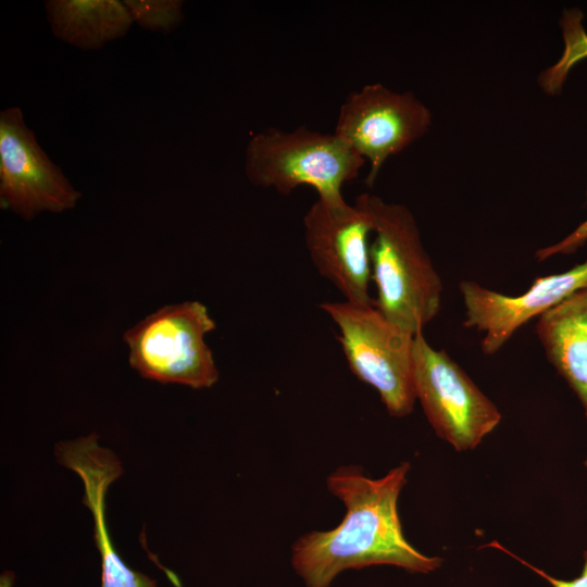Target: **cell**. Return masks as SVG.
<instances>
[{
    "label": "cell",
    "mask_w": 587,
    "mask_h": 587,
    "mask_svg": "<svg viewBox=\"0 0 587 587\" xmlns=\"http://www.w3.org/2000/svg\"><path fill=\"white\" fill-rule=\"evenodd\" d=\"M14 573L4 572L0 576V587H13L14 584Z\"/></svg>",
    "instance_id": "cell-18"
},
{
    "label": "cell",
    "mask_w": 587,
    "mask_h": 587,
    "mask_svg": "<svg viewBox=\"0 0 587 587\" xmlns=\"http://www.w3.org/2000/svg\"><path fill=\"white\" fill-rule=\"evenodd\" d=\"M583 13L572 9L565 11L561 21L564 53L559 63L542 75V87L551 95L559 93L570 68L578 61L587 58V34L583 27Z\"/></svg>",
    "instance_id": "cell-14"
},
{
    "label": "cell",
    "mask_w": 587,
    "mask_h": 587,
    "mask_svg": "<svg viewBox=\"0 0 587 587\" xmlns=\"http://www.w3.org/2000/svg\"><path fill=\"white\" fill-rule=\"evenodd\" d=\"M487 547H492V548L501 550L502 552H505L507 554H509L510 557L515 559L517 562H520L521 564H523L524 566L528 567L529 570L535 572L537 575L542 577L552 587H587V550L584 552V565H583V570H582L580 575L577 576L574 579L566 580V579L555 578V577L549 575L545 571H542V570L536 567L535 565L526 562L525 560L519 558L517 555H515L514 553L509 551L507 548H504L503 546H501L497 541H492V542L488 544Z\"/></svg>",
    "instance_id": "cell-17"
},
{
    "label": "cell",
    "mask_w": 587,
    "mask_h": 587,
    "mask_svg": "<svg viewBox=\"0 0 587 587\" xmlns=\"http://www.w3.org/2000/svg\"><path fill=\"white\" fill-rule=\"evenodd\" d=\"M410 467L409 462H401L378 478L355 464L329 473L326 488L346 512L336 527L310 530L292 544L291 567L305 587H330L341 572L373 565L420 574L441 566V558L422 553L402 532L398 499Z\"/></svg>",
    "instance_id": "cell-1"
},
{
    "label": "cell",
    "mask_w": 587,
    "mask_h": 587,
    "mask_svg": "<svg viewBox=\"0 0 587 587\" xmlns=\"http://www.w3.org/2000/svg\"><path fill=\"white\" fill-rule=\"evenodd\" d=\"M365 160L335 133L311 130L304 125L294 130L267 128L247 143L245 173L250 183L289 195L299 186H310L317 199L344 201L342 186L357 178Z\"/></svg>",
    "instance_id": "cell-3"
},
{
    "label": "cell",
    "mask_w": 587,
    "mask_h": 587,
    "mask_svg": "<svg viewBox=\"0 0 587 587\" xmlns=\"http://www.w3.org/2000/svg\"><path fill=\"white\" fill-rule=\"evenodd\" d=\"M366 196L374 220L370 264L375 307L388 321L416 335L440 310L442 280L409 208Z\"/></svg>",
    "instance_id": "cell-2"
},
{
    "label": "cell",
    "mask_w": 587,
    "mask_h": 587,
    "mask_svg": "<svg viewBox=\"0 0 587 587\" xmlns=\"http://www.w3.org/2000/svg\"><path fill=\"white\" fill-rule=\"evenodd\" d=\"M586 286L587 261L563 273L537 277L530 288L519 296H507L476 282L462 280L459 289L465 313L463 325L483 333L482 350L491 355L526 322Z\"/></svg>",
    "instance_id": "cell-10"
},
{
    "label": "cell",
    "mask_w": 587,
    "mask_h": 587,
    "mask_svg": "<svg viewBox=\"0 0 587 587\" xmlns=\"http://www.w3.org/2000/svg\"><path fill=\"white\" fill-rule=\"evenodd\" d=\"M584 464H585V466L587 467V457H586V460H585V463H584Z\"/></svg>",
    "instance_id": "cell-19"
},
{
    "label": "cell",
    "mask_w": 587,
    "mask_h": 587,
    "mask_svg": "<svg viewBox=\"0 0 587 587\" xmlns=\"http://www.w3.org/2000/svg\"><path fill=\"white\" fill-rule=\"evenodd\" d=\"M82 193L41 149L20 108L0 112V200L25 221L73 209Z\"/></svg>",
    "instance_id": "cell-9"
},
{
    "label": "cell",
    "mask_w": 587,
    "mask_h": 587,
    "mask_svg": "<svg viewBox=\"0 0 587 587\" xmlns=\"http://www.w3.org/2000/svg\"><path fill=\"white\" fill-rule=\"evenodd\" d=\"M413 383L427 421L457 451L476 448L500 423L501 413L445 350L423 332L414 336Z\"/></svg>",
    "instance_id": "cell-6"
},
{
    "label": "cell",
    "mask_w": 587,
    "mask_h": 587,
    "mask_svg": "<svg viewBox=\"0 0 587 587\" xmlns=\"http://www.w3.org/2000/svg\"><path fill=\"white\" fill-rule=\"evenodd\" d=\"M215 327L199 301L164 305L124 333L129 364L150 380L210 388L220 374L205 336Z\"/></svg>",
    "instance_id": "cell-5"
},
{
    "label": "cell",
    "mask_w": 587,
    "mask_h": 587,
    "mask_svg": "<svg viewBox=\"0 0 587 587\" xmlns=\"http://www.w3.org/2000/svg\"><path fill=\"white\" fill-rule=\"evenodd\" d=\"M45 7L53 35L83 50L101 49L126 35L134 23L118 0H49Z\"/></svg>",
    "instance_id": "cell-13"
},
{
    "label": "cell",
    "mask_w": 587,
    "mask_h": 587,
    "mask_svg": "<svg viewBox=\"0 0 587 587\" xmlns=\"http://www.w3.org/2000/svg\"><path fill=\"white\" fill-rule=\"evenodd\" d=\"M304 241L310 260L321 276L329 280L345 300L375 304L369 294L371 283L370 235L373 214L366 193L354 204L346 200L317 199L303 217Z\"/></svg>",
    "instance_id": "cell-8"
},
{
    "label": "cell",
    "mask_w": 587,
    "mask_h": 587,
    "mask_svg": "<svg viewBox=\"0 0 587 587\" xmlns=\"http://www.w3.org/2000/svg\"><path fill=\"white\" fill-rule=\"evenodd\" d=\"M132 18L141 28L163 34L176 29L184 20L180 0H124Z\"/></svg>",
    "instance_id": "cell-15"
},
{
    "label": "cell",
    "mask_w": 587,
    "mask_h": 587,
    "mask_svg": "<svg viewBox=\"0 0 587 587\" xmlns=\"http://www.w3.org/2000/svg\"><path fill=\"white\" fill-rule=\"evenodd\" d=\"M338 328L337 339L351 373L373 387L387 412L409 415L416 401L414 336L388 321L375 304L325 301L320 304Z\"/></svg>",
    "instance_id": "cell-4"
},
{
    "label": "cell",
    "mask_w": 587,
    "mask_h": 587,
    "mask_svg": "<svg viewBox=\"0 0 587 587\" xmlns=\"http://www.w3.org/2000/svg\"><path fill=\"white\" fill-rule=\"evenodd\" d=\"M587 195V191H586ZM587 242V218L582 222L572 233L560 241L540 248L536 251L537 261H545L555 254H569L575 252Z\"/></svg>",
    "instance_id": "cell-16"
},
{
    "label": "cell",
    "mask_w": 587,
    "mask_h": 587,
    "mask_svg": "<svg viewBox=\"0 0 587 587\" xmlns=\"http://www.w3.org/2000/svg\"><path fill=\"white\" fill-rule=\"evenodd\" d=\"M430 125L429 109L414 93L374 83L346 98L334 133L370 163L365 184L372 187L385 162L424 136Z\"/></svg>",
    "instance_id": "cell-7"
},
{
    "label": "cell",
    "mask_w": 587,
    "mask_h": 587,
    "mask_svg": "<svg viewBox=\"0 0 587 587\" xmlns=\"http://www.w3.org/2000/svg\"><path fill=\"white\" fill-rule=\"evenodd\" d=\"M91 433L55 446L57 461L74 471L83 482V503L93 519V532L101 558V587H157L155 580L129 569L111 541L105 521V498L110 485L123 474L118 458L98 442Z\"/></svg>",
    "instance_id": "cell-11"
},
{
    "label": "cell",
    "mask_w": 587,
    "mask_h": 587,
    "mask_svg": "<svg viewBox=\"0 0 587 587\" xmlns=\"http://www.w3.org/2000/svg\"><path fill=\"white\" fill-rule=\"evenodd\" d=\"M538 339L587 416V286L538 317Z\"/></svg>",
    "instance_id": "cell-12"
}]
</instances>
